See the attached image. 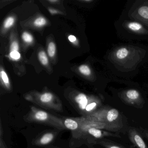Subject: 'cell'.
<instances>
[{
	"instance_id": "cell-24",
	"label": "cell",
	"mask_w": 148,
	"mask_h": 148,
	"mask_svg": "<svg viewBox=\"0 0 148 148\" xmlns=\"http://www.w3.org/2000/svg\"><path fill=\"white\" fill-rule=\"evenodd\" d=\"M50 1L52 2H57V1Z\"/></svg>"
},
{
	"instance_id": "cell-7",
	"label": "cell",
	"mask_w": 148,
	"mask_h": 148,
	"mask_svg": "<svg viewBox=\"0 0 148 148\" xmlns=\"http://www.w3.org/2000/svg\"><path fill=\"white\" fill-rule=\"evenodd\" d=\"M128 53H129V52L126 48H121L117 51L116 53V57L119 59H123L128 56Z\"/></svg>"
},
{
	"instance_id": "cell-1",
	"label": "cell",
	"mask_w": 148,
	"mask_h": 148,
	"mask_svg": "<svg viewBox=\"0 0 148 148\" xmlns=\"http://www.w3.org/2000/svg\"><path fill=\"white\" fill-rule=\"evenodd\" d=\"M90 121L106 124L114 131L120 130L123 127L120 112L115 108L105 107L92 113L89 117Z\"/></svg>"
},
{
	"instance_id": "cell-21",
	"label": "cell",
	"mask_w": 148,
	"mask_h": 148,
	"mask_svg": "<svg viewBox=\"0 0 148 148\" xmlns=\"http://www.w3.org/2000/svg\"><path fill=\"white\" fill-rule=\"evenodd\" d=\"M11 51H18V45L16 42H13L11 47Z\"/></svg>"
},
{
	"instance_id": "cell-2",
	"label": "cell",
	"mask_w": 148,
	"mask_h": 148,
	"mask_svg": "<svg viewBox=\"0 0 148 148\" xmlns=\"http://www.w3.org/2000/svg\"><path fill=\"white\" fill-rule=\"evenodd\" d=\"M123 102L126 104L132 106L138 109H142L143 106L140 93L136 90H130L122 96Z\"/></svg>"
},
{
	"instance_id": "cell-23",
	"label": "cell",
	"mask_w": 148,
	"mask_h": 148,
	"mask_svg": "<svg viewBox=\"0 0 148 148\" xmlns=\"http://www.w3.org/2000/svg\"><path fill=\"white\" fill-rule=\"evenodd\" d=\"M144 134L148 140V130H143Z\"/></svg>"
},
{
	"instance_id": "cell-3",
	"label": "cell",
	"mask_w": 148,
	"mask_h": 148,
	"mask_svg": "<svg viewBox=\"0 0 148 148\" xmlns=\"http://www.w3.org/2000/svg\"><path fill=\"white\" fill-rule=\"evenodd\" d=\"M129 139L137 148H148L144 140L136 130L132 128L130 129L128 132Z\"/></svg>"
},
{
	"instance_id": "cell-5",
	"label": "cell",
	"mask_w": 148,
	"mask_h": 148,
	"mask_svg": "<svg viewBox=\"0 0 148 148\" xmlns=\"http://www.w3.org/2000/svg\"><path fill=\"white\" fill-rule=\"evenodd\" d=\"M76 100L80 109L83 110H86V108L88 105L87 104L88 101L86 96L84 94H79L76 97Z\"/></svg>"
},
{
	"instance_id": "cell-13",
	"label": "cell",
	"mask_w": 148,
	"mask_h": 148,
	"mask_svg": "<svg viewBox=\"0 0 148 148\" xmlns=\"http://www.w3.org/2000/svg\"><path fill=\"white\" fill-rule=\"evenodd\" d=\"M56 51V47L55 44L51 42L48 45V53L50 57H53L54 56Z\"/></svg>"
},
{
	"instance_id": "cell-22",
	"label": "cell",
	"mask_w": 148,
	"mask_h": 148,
	"mask_svg": "<svg viewBox=\"0 0 148 148\" xmlns=\"http://www.w3.org/2000/svg\"><path fill=\"white\" fill-rule=\"evenodd\" d=\"M68 39H69V40L71 42H74V41L76 40V37L75 36H73V35H70L68 37Z\"/></svg>"
},
{
	"instance_id": "cell-16",
	"label": "cell",
	"mask_w": 148,
	"mask_h": 148,
	"mask_svg": "<svg viewBox=\"0 0 148 148\" xmlns=\"http://www.w3.org/2000/svg\"><path fill=\"white\" fill-rule=\"evenodd\" d=\"M46 24V20L44 18L40 17L38 18L34 21V24L36 26L41 27Z\"/></svg>"
},
{
	"instance_id": "cell-6",
	"label": "cell",
	"mask_w": 148,
	"mask_h": 148,
	"mask_svg": "<svg viewBox=\"0 0 148 148\" xmlns=\"http://www.w3.org/2000/svg\"><path fill=\"white\" fill-rule=\"evenodd\" d=\"M64 125L67 129L72 130H76L78 128V123L75 120L71 119H67L64 122Z\"/></svg>"
},
{
	"instance_id": "cell-15",
	"label": "cell",
	"mask_w": 148,
	"mask_h": 148,
	"mask_svg": "<svg viewBox=\"0 0 148 148\" xmlns=\"http://www.w3.org/2000/svg\"><path fill=\"white\" fill-rule=\"evenodd\" d=\"M79 70L82 74H84L85 75H89L90 74V70L87 66L85 65L81 66L79 67Z\"/></svg>"
},
{
	"instance_id": "cell-20",
	"label": "cell",
	"mask_w": 148,
	"mask_h": 148,
	"mask_svg": "<svg viewBox=\"0 0 148 148\" xmlns=\"http://www.w3.org/2000/svg\"><path fill=\"white\" fill-rule=\"evenodd\" d=\"M10 56L12 59L14 60H18L20 58L21 55L18 51L11 52Z\"/></svg>"
},
{
	"instance_id": "cell-19",
	"label": "cell",
	"mask_w": 148,
	"mask_h": 148,
	"mask_svg": "<svg viewBox=\"0 0 148 148\" xmlns=\"http://www.w3.org/2000/svg\"><path fill=\"white\" fill-rule=\"evenodd\" d=\"M0 74H1V77L5 84L6 85L9 84V79L5 72L4 71H1Z\"/></svg>"
},
{
	"instance_id": "cell-4",
	"label": "cell",
	"mask_w": 148,
	"mask_h": 148,
	"mask_svg": "<svg viewBox=\"0 0 148 148\" xmlns=\"http://www.w3.org/2000/svg\"><path fill=\"white\" fill-rule=\"evenodd\" d=\"M99 144L105 148H126L119 144L109 139H103L99 141Z\"/></svg>"
},
{
	"instance_id": "cell-12",
	"label": "cell",
	"mask_w": 148,
	"mask_h": 148,
	"mask_svg": "<svg viewBox=\"0 0 148 148\" xmlns=\"http://www.w3.org/2000/svg\"><path fill=\"white\" fill-rule=\"evenodd\" d=\"M39 58L40 61L42 64L46 65L48 64V58L46 54L45 53L44 51H41L39 53Z\"/></svg>"
},
{
	"instance_id": "cell-17",
	"label": "cell",
	"mask_w": 148,
	"mask_h": 148,
	"mask_svg": "<svg viewBox=\"0 0 148 148\" xmlns=\"http://www.w3.org/2000/svg\"><path fill=\"white\" fill-rule=\"evenodd\" d=\"M22 38L25 42L27 43H31L33 41L32 36L28 33L24 32L22 34Z\"/></svg>"
},
{
	"instance_id": "cell-14",
	"label": "cell",
	"mask_w": 148,
	"mask_h": 148,
	"mask_svg": "<svg viewBox=\"0 0 148 148\" xmlns=\"http://www.w3.org/2000/svg\"><path fill=\"white\" fill-rule=\"evenodd\" d=\"M53 96L51 93H45L40 97V100L44 103H48L52 99Z\"/></svg>"
},
{
	"instance_id": "cell-8",
	"label": "cell",
	"mask_w": 148,
	"mask_h": 148,
	"mask_svg": "<svg viewBox=\"0 0 148 148\" xmlns=\"http://www.w3.org/2000/svg\"><path fill=\"white\" fill-rule=\"evenodd\" d=\"M129 29L134 32H138L142 30L143 26L141 24L136 22H131L128 25Z\"/></svg>"
},
{
	"instance_id": "cell-18",
	"label": "cell",
	"mask_w": 148,
	"mask_h": 148,
	"mask_svg": "<svg viewBox=\"0 0 148 148\" xmlns=\"http://www.w3.org/2000/svg\"><path fill=\"white\" fill-rule=\"evenodd\" d=\"M14 19L12 17H9L7 19L4 23V26L5 28L11 27L14 23Z\"/></svg>"
},
{
	"instance_id": "cell-9",
	"label": "cell",
	"mask_w": 148,
	"mask_h": 148,
	"mask_svg": "<svg viewBox=\"0 0 148 148\" xmlns=\"http://www.w3.org/2000/svg\"><path fill=\"white\" fill-rule=\"evenodd\" d=\"M53 136L51 133H47L43 136L40 142L42 144H47L51 142L53 139Z\"/></svg>"
},
{
	"instance_id": "cell-11",
	"label": "cell",
	"mask_w": 148,
	"mask_h": 148,
	"mask_svg": "<svg viewBox=\"0 0 148 148\" xmlns=\"http://www.w3.org/2000/svg\"><path fill=\"white\" fill-rule=\"evenodd\" d=\"M138 13L140 16L145 19H148V7L143 6L138 10Z\"/></svg>"
},
{
	"instance_id": "cell-10",
	"label": "cell",
	"mask_w": 148,
	"mask_h": 148,
	"mask_svg": "<svg viewBox=\"0 0 148 148\" xmlns=\"http://www.w3.org/2000/svg\"><path fill=\"white\" fill-rule=\"evenodd\" d=\"M35 117L38 120L44 121L48 117V114L45 112L39 111L35 114Z\"/></svg>"
}]
</instances>
